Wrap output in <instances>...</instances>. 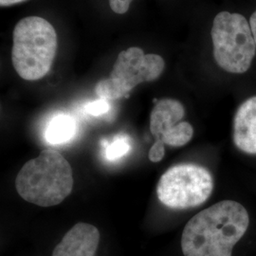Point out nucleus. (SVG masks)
I'll list each match as a JSON object with an SVG mask.
<instances>
[{
  "label": "nucleus",
  "instance_id": "14",
  "mask_svg": "<svg viewBox=\"0 0 256 256\" xmlns=\"http://www.w3.org/2000/svg\"><path fill=\"white\" fill-rule=\"evenodd\" d=\"M165 155L164 144V142H155L154 146L150 148L149 150V160L152 162H160Z\"/></svg>",
  "mask_w": 256,
  "mask_h": 256
},
{
  "label": "nucleus",
  "instance_id": "17",
  "mask_svg": "<svg viewBox=\"0 0 256 256\" xmlns=\"http://www.w3.org/2000/svg\"><path fill=\"white\" fill-rule=\"evenodd\" d=\"M25 0H0V6L1 7H7V6H10L16 3H20L23 2Z\"/></svg>",
  "mask_w": 256,
  "mask_h": 256
},
{
  "label": "nucleus",
  "instance_id": "16",
  "mask_svg": "<svg viewBox=\"0 0 256 256\" xmlns=\"http://www.w3.org/2000/svg\"><path fill=\"white\" fill-rule=\"evenodd\" d=\"M250 28H252V34H254V38L256 44V10H254V12L252 14L250 18Z\"/></svg>",
  "mask_w": 256,
  "mask_h": 256
},
{
  "label": "nucleus",
  "instance_id": "1",
  "mask_svg": "<svg viewBox=\"0 0 256 256\" xmlns=\"http://www.w3.org/2000/svg\"><path fill=\"white\" fill-rule=\"evenodd\" d=\"M250 218L243 205L223 200L196 214L183 230L184 256H232L244 236Z\"/></svg>",
  "mask_w": 256,
  "mask_h": 256
},
{
  "label": "nucleus",
  "instance_id": "8",
  "mask_svg": "<svg viewBox=\"0 0 256 256\" xmlns=\"http://www.w3.org/2000/svg\"><path fill=\"white\" fill-rule=\"evenodd\" d=\"M232 138L240 151L256 155V96L243 102L236 110Z\"/></svg>",
  "mask_w": 256,
  "mask_h": 256
},
{
  "label": "nucleus",
  "instance_id": "2",
  "mask_svg": "<svg viewBox=\"0 0 256 256\" xmlns=\"http://www.w3.org/2000/svg\"><path fill=\"white\" fill-rule=\"evenodd\" d=\"M72 168L59 152L45 149L19 171L16 187L26 202L52 207L66 198L74 188Z\"/></svg>",
  "mask_w": 256,
  "mask_h": 256
},
{
  "label": "nucleus",
  "instance_id": "10",
  "mask_svg": "<svg viewBox=\"0 0 256 256\" xmlns=\"http://www.w3.org/2000/svg\"><path fill=\"white\" fill-rule=\"evenodd\" d=\"M76 122L72 116L58 112L50 120L45 130V140L52 146H61L74 138Z\"/></svg>",
  "mask_w": 256,
  "mask_h": 256
},
{
  "label": "nucleus",
  "instance_id": "12",
  "mask_svg": "<svg viewBox=\"0 0 256 256\" xmlns=\"http://www.w3.org/2000/svg\"><path fill=\"white\" fill-rule=\"evenodd\" d=\"M131 146L128 136L119 135L114 138L113 140L106 148V158L108 160H116L126 155Z\"/></svg>",
  "mask_w": 256,
  "mask_h": 256
},
{
  "label": "nucleus",
  "instance_id": "4",
  "mask_svg": "<svg viewBox=\"0 0 256 256\" xmlns=\"http://www.w3.org/2000/svg\"><path fill=\"white\" fill-rule=\"evenodd\" d=\"M210 36L216 64L230 74H245L256 54V41L246 18L221 12L214 19Z\"/></svg>",
  "mask_w": 256,
  "mask_h": 256
},
{
  "label": "nucleus",
  "instance_id": "13",
  "mask_svg": "<svg viewBox=\"0 0 256 256\" xmlns=\"http://www.w3.org/2000/svg\"><path fill=\"white\" fill-rule=\"evenodd\" d=\"M110 110V104L108 100L99 98L96 101L90 102L86 106V112L92 116H102L108 113Z\"/></svg>",
  "mask_w": 256,
  "mask_h": 256
},
{
  "label": "nucleus",
  "instance_id": "9",
  "mask_svg": "<svg viewBox=\"0 0 256 256\" xmlns=\"http://www.w3.org/2000/svg\"><path fill=\"white\" fill-rule=\"evenodd\" d=\"M185 115L182 104L174 99H162L156 104L150 114V131L155 142L176 126Z\"/></svg>",
  "mask_w": 256,
  "mask_h": 256
},
{
  "label": "nucleus",
  "instance_id": "11",
  "mask_svg": "<svg viewBox=\"0 0 256 256\" xmlns=\"http://www.w3.org/2000/svg\"><path fill=\"white\" fill-rule=\"evenodd\" d=\"M194 135V128L188 122H180L160 138L164 144L180 147L187 144Z\"/></svg>",
  "mask_w": 256,
  "mask_h": 256
},
{
  "label": "nucleus",
  "instance_id": "5",
  "mask_svg": "<svg viewBox=\"0 0 256 256\" xmlns=\"http://www.w3.org/2000/svg\"><path fill=\"white\" fill-rule=\"evenodd\" d=\"M164 68L162 56L146 54L142 48L131 46L120 52L110 77L98 82L95 93L99 98L108 101L128 98L138 84L156 80Z\"/></svg>",
  "mask_w": 256,
  "mask_h": 256
},
{
  "label": "nucleus",
  "instance_id": "7",
  "mask_svg": "<svg viewBox=\"0 0 256 256\" xmlns=\"http://www.w3.org/2000/svg\"><path fill=\"white\" fill-rule=\"evenodd\" d=\"M100 232L88 223H77L54 248L52 256H95Z\"/></svg>",
  "mask_w": 256,
  "mask_h": 256
},
{
  "label": "nucleus",
  "instance_id": "15",
  "mask_svg": "<svg viewBox=\"0 0 256 256\" xmlns=\"http://www.w3.org/2000/svg\"><path fill=\"white\" fill-rule=\"evenodd\" d=\"M132 1L133 0H110V8L114 12L122 14L128 12Z\"/></svg>",
  "mask_w": 256,
  "mask_h": 256
},
{
  "label": "nucleus",
  "instance_id": "6",
  "mask_svg": "<svg viewBox=\"0 0 256 256\" xmlns=\"http://www.w3.org/2000/svg\"><path fill=\"white\" fill-rule=\"evenodd\" d=\"M214 189L210 172L200 165L180 164L170 167L158 180L156 194L173 210L198 207L207 202Z\"/></svg>",
  "mask_w": 256,
  "mask_h": 256
},
{
  "label": "nucleus",
  "instance_id": "3",
  "mask_svg": "<svg viewBox=\"0 0 256 256\" xmlns=\"http://www.w3.org/2000/svg\"><path fill=\"white\" fill-rule=\"evenodd\" d=\"M56 52L57 34L46 19L28 16L14 28L12 63L22 79L36 81L46 76Z\"/></svg>",
  "mask_w": 256,
  "mask_h": 256
}]
</instances>
